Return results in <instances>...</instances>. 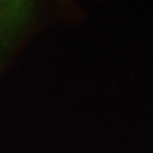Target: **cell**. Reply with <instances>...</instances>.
<instances>
[{
    "label": "cell",
    "instance_id": "1",
    "mask_svg": "<svg viewBox=\"0 0 153 153\" xmlns=\"http://www.w3.org/2000/svg\"><path fill=\"white\" fill-rule=\"evenodd\" d=\"M13 1H16V0H0V19H3V17L13 19V16L16 14Z\"/></svg>",
    "mask_w": 153,
    "mask_h": 153
},
{
    "label": "cell",
    "instance_id": "2",
    "mask_svg": "<svg viewBox=\"0 0 153 153\" xmlns=\"http://www.w3.org/2000/svg\"><path fill=\"white\" fill-rule=\"evenodd\" d=\"M16 1H22V0H16Z\"/></svg>",
    "mask_w": 153,
    "mask_h": 153
}]
</instances>
